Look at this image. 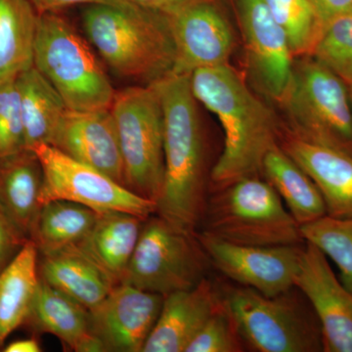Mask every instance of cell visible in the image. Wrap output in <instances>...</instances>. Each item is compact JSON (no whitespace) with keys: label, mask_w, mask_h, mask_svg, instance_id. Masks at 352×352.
I'll use <instances>...</instances> for the list:
<instances>
[{"label":"cell","mask_w":352,"mask_h":352,"mask_svg":"<svg viewBox=\"0 0 352 352\" xmlns=\"http://www.w3.org/2000/svg\"><path fill=\"white\" fill-rule=\"evenodd\" d=\"M164 111V182L156 214L183 232L200 229L210 192V145L201 124L190 75L155 82Z\"/></svg>","instance_id":"6da1fadb"},{"label":"cell","mask_w":352,"mask_h":352,"mask_svg":"<svg viewBox=\"0 0 352 352\" xmlns=\"http://www.w3.org/2000/svg\"><path fill=\"white\" fill-rule=\"evenodd\" d=\"M190 85L196 100L217 116L223 131L210 190L261 176L264 157L286 131L274 111L229 64L192 72Z\"/></svg>","instance_id":"7a4b0ae2"},{"label":"cell","mask_w":352,"mask_h":352,"mask_svg":"<svg viewBox=\"0 0 352 352\" xmlns=\"http://www.w3.org/2000/svg\"><path fill=\"white\" fill-rule=\"evenodd\" d=\"M82 19L90 43L118 75L153 85L173 74L175 44L166 14L126 0L85 6Z\"/></svg>","instance_id":"3957f363"},{"label":"cell","mask_w":352,"mask_h":352,"mask_svg":"<svg viewBox=\"0 0 352 352\" xmlns=\"http://www.w3.org/2000/svg\"><path fill=\"white\" fill-rule=\"evenodd\" d=\"M245 351L324 352L320 322L296 286L268 296L237 284H219Z\"/></svg>","instance_id":"277c9868"},{"label":"cell","mask_w":352,"mask_h":352,"mask_svg":"<svg viewBox=\"0 0 352 352\" xmlns=\"http://www.w3.org/2000/svg\"><path fill=\"white\" fill-rule=\"evenodd\" d=\"M199 231L238 245L305 243L300 224L261 176L210 190Z\"/></svg>","instance_id":"5b68a950"},{"label":"cell","mask_w":352,"mask_h":352,"mask_svg":"<svg viewBox=\"0 0 352 352\" xmlns=\"http://www.w3.org/2000/svg\"><path fill=\"white\" fill-rule=\"evenodd\" d=\"M286 131L296 138L352 156L349 85L314 57L296 58L288 91L280 103Z\"/></svg>","instance_id":"8992f818"},{"label":"cell","mask_w":352,"mask_h":352,"mask_svg":"<svg viewBox=\"0 0 352 352\" xmlns=\"http://www.w3.org/2000/svg\"><path fill=\"white\" fill-rule=\"evenodd\" d=\"M34 66L69 110L110 109L116 91L85 39L59 11L38 14Z\"/></svg>","instance_id":"52a82bcc"},{"label":"cell","mask_w":352,"mask_h":352,"mask_svg":"<svg viewBox=\"0 0 352 352\" xmlns=\"http://www.w3.org/2000/svg\"><path fill=\"white\" fill-rule=\"evenodd\" d=\"M111 111L126 188L157 204L164 182V111L159 90L153 83L116 91Z\"/></svg>","instance_id":"ba28073f"},{"label":"cell","mask_w":352,"mask_h":352,"mask_svg":"<svg viewBox=\"0 0 352 352\" xmlns=\"http://www.w3.org/2000/svg\"><path fill=\"white\" fill-rule=\"evenodd\" d=\"M212 268L196 233L178 230L155 214L145 219L120 284L164 296L194 288Z\"/></svg>","instance_id":"9c48e42d"},{"label":"cell","mask_w":352,"mask_h":352,"mask_svg":"<svg viewBox=\"0 0 352 352\" xmlns=\"http://www.w3.org/2000/svg\"><path fill=\"white\" fill-rule=\"evenodd\" d=\"M43 170L41 205L64 200L91 208L97 214L122 212L142 219L156 214L157 204L126 188L105 173L67 156L48 144L32 146Z\"/></svg>","instance_id":"30bf717a"},{"label":"cell","mask_w":352,"mask_h":352,"mask_svg":"<svg viewBox=\"0 0 352 352\" xmlns=\"http://www.w3.org/2000/svg\"><path fill=\"white\" fill-rule=\"evenodd\" d=\"M196 235L212 268L232 283L268 296H276L295 286L305 243L245 245L220 240L201 231Z\"/></svg>","instance_id":"8fae6325"},{"label":"cell","mask_w":352,"mask_h":352,"mask_svg":"<svg viewBox=\"0 0 352 352\" xmlns=\"http://www.w3.org/2000/svg\"><path fill=\"white\" fill-rule=\"evenodd\" d=\"M231 1L252 82L261 94L280 105L288 91L295 61L286 34L264 0Z\"/></svg>","instance_id":"7c38bea8"},{"label":"cell","mask_w":352,"mask_h":352,"mask_svg":"<svg viewBox=\"0 0 352 352\" xmlns=\"http://www.w3.org/2000/svg\"><path fill=\"white\" fill-rule=\"evenodd\" d=\"M168 16L176 51L173 74L229 64L236 36L219 0H192Z\"/></svg>","instance_id":"4fadbf2b"},{"label":"cell","mask_w":352,"mask_h":352,"mask_svg":"<svg viewBox=\"0 0 352 352\" xmlns=\"http://www.w3.org/2000/svg\"><path fill=\"white\" fill-rule=\"evenodd\" d=\"M164 296L119 284L88 310L90 332L102 352H142L161 314Z\"/></svg>","instance_id":"5bb4252c"},{"label":"cell","mask_w":352,"mask_h":352,"mask_svg":"<svg viewBox=\"0 0 352 352\" xmlns=\"http://www.w3.org/2000/svg\"><path fill=\"white\" fill-rule=\"evenodd\" d=\"M295 286L318 317L324 352H352V293L335 274L326 254L310 243L303 247Z\"/></svg>","instance_id":"9a60e30c"},{"label":"cell","mask_w":352,"mask_h":352,"mask_svg":"<svg viewBox=\"0 0 352 352\" xmlns=\"http://www.w3.org/2000/svg\"><path fill=\"white\" fill-rule=\"evenodd\" d=\"M50 145L126 186L119 135L111 108L69 109L60 120Z\"/></svg>","instance_id":"2e32d148"},{"label":"cell","mask_w":352,"mask_h":352,"mask_svg":"<svg viewBox=\"0 0 352 352\" xmlns=\"http://www.w3.org/2000/svg\"><path fill=\"white\" fill-rule=\"evenodd\" d=\"M221 302L220 285L210 276L194 288L164 296L161 314L142 352H184Z\"/></svg>","instance_id":"e0dca14e"},{"label":"cell","mask_w":352,"mask_h":352,"mask_svg":"<svg viewBox=\"0 0 352 352\" xmlns=\"http://www.w3.org/2000/svg\"><path fill=\"white\" fill-rule=\"evenodd\" d=\"M282 149L311 178L320 191L327 214L352 217V156L296 138L285 131Z\"/></svg>","instance_id":"ac0fdd59"},{"label":"cell","mask_w":352,"mask_h":352,"mask_svg":"<svg viewBox=\"0 0 352 352\" xmlns=\"http://www.w3.org/2000/svg\"><path fill=\"white\" fill-rule=\"evenodd\" d=\"M43 170L31 150L0 160V205L16 228L31 240L41 205Z\"/></svg>","instance_id":"d6986e66"},{"label":"cell","mask_w":352,"mask_h":352,"mask_svg":"<svg viewBox=\"0 0 352 352\" xmlns=\"http://www.w3.org/2000/svg\"><path fill=\"white\" fill-rule=\"evenodd\" d=\"M144 221L129 212L99 214L87 237L73 247L119 285L135 251Z\"/></svg>","instance_id":"ffe728a7"},{"label":"cell","mask_w":352,"mask_h":352,"mask_svg":"<svg viewBox=\"0 0 352 352\" xmlns=\"http://www.w3.org/2000/svg\"><path fill=\"white\" fill-rule=\"evenodd\" d=\"M27 322L39 332L55 336L76 352H102L90 332L88 309L41 278Z\"/></svg>","instance_id":"44dd1931"},{"label":"cell","mask_w":352,"mask_h":352,"mask_svg":"<svg viewBox=\"0 0 352 352\" xmlns=\"http://www.w3.org/2000/svg\"><path fill=\"white\" fill-rule=\"evenodd\" d=\"M41 254V279L88 310L99 305L117 286L75 247Z\"/></svg>","instance_id":"7402d4cb"},{"label":"cell","mask_w":352,"mask_h":352,"mask_svg":"<svg viewBox=\"0 0 352 352\" xmlns=\"http://www.w3.org/2000/svg\"><path fill=\"white\" fill-rule=\"evenodd\" d=\"M261 177L277 192L300 226L327 214L323 197L315 183L280 144L264 157Z\"/></svg>","instance_id":"603a6c76"},{"label":"cell","mask_w":352,"mask_h":352,"mask_svg":"<svg viewBox=\"0 0 352 352\" xmlns=\"http://www.w3.org/2000/svg\"><path fill=\"white\" fill-rule=\"evenodd\" d=\"M38 254L34 241H27L0 272V346L31 312L41 281Z\"/></svg>","instance_id":"cb8c5ba5"},{"label":"cell","mask_w":352,"mask_h":352,"mask_svg":"<svg viewBox=\"0 0 352 352\" xmlns=\"http://www.w3.org/2000/svg\"><path fill=\"white\" fill-rule=\"evenodd\" d=\"M24 122L25 148L51 144L60 120L69 110L61 95L34 66L16 78Z\"/></svg>","instance_id":"d4e9b609"},{"label":"cell","mask_w":352,"mask_h":352,"mask_svg":"<svg viewBox=\"0 0 352 352\" xmlns=\"http://www.w3.org/2000/svg\"><path fill=\"white\" fill-rule=\"evenodd\" d=\"M38 21L31 0H0V83L34 66Z\"/></svg>","instance_id":"484cf974"},{"label":"cell","mask_w":352,"mask_h":352,"mask_svg":"<svg viewBox=\"0 0 352 352\" xmlns=\"http://www.w3.org/2000/svg\"><path fill=\"white\" fill-rule=\"evenodd\" d=\"M99 214L74 201L56 200L44 204L32 239L39 254L73 247L85 239Z\"/></svg>","instance_id":"4316f807"},{"label":"cell","mask_w":352,"mask_h":352,"mask_svg":"<svg viewBox=\"0 0 352 352\" xmlns=\"http://www.w3.org/2000/svg\"><path fill=\"white\" fill-rule=\"evenodd\" d=\"M305 242L318 248L340 270V280L352 293V217L326 214L300 226Z\"/></svg>","instance_id":"83f0119b"},{"label":"cell","mask_w":352,"mask_h":352,"mask_svg":"<svg viewBox=\"0 0 352 352\" xmlns=\"http://www.w3.org/2000/svg\"><path fill=\"white\" fill-rule=\"evenodd\" d=\"M286 34L294 58L309 56L324 25L309 0H264Z\"/></svg>","instance_id":"f1b7e54d"},{"label":"cell","mask_w":352,"mask_h":352,"mask_svg":"<svg viewBox=\"0 0 352 352\" xmlns=\"http://www.w3.org/2000/svg\"><path fill=\"white\" fill-rule=\"evenodd\" d=\"M309 56L352 82V13L340 15L325 25Z\"/></svg>","instance_id":"f546056e"},{"label":"cell","mask_w":352,"mask_h":352,"mask_svg":"<svg viewBox=\"0 0 352 352\" xmlns=\"http://www.w3.org/2000/svg\"><path fill=\"white\" fill-rule=\"evenodd\" d=\"M244 342L223 298L219 307L190 340L184 352H243Z\"/></svg>","instance_id":"4dcf8cb0"},{"label":"cell","mask_w":352,"mask_h":352,"mask_svg":"<svg viewBox=\"0 0 352 352\" xmlns=\"http://www.w3.org/2000/svg\"><path fill=\"white\" fill-rule=\"evenodd\" d=\"M27 149L16 78L0 83V160Z\"/></svg>","instance_id":"1f68e13d"},{"label":"cell","mask_w":352,"mask_h":352,"mask_svg":"<svg viewBox=\"0 0 352 352\" xmlns=\"http://www.w3.org/2000/svg\"><path fill=\"white\" fill-rule=\"evenodd\" d=\"M27 241L0 205V272L17 256Z\"/></svg>","instance_id":"d6a6232c"},{"label":"cell","mask_w":352,"mask_h":352,"mask_svg":"<svg viewBox=\"0 0 352 352\" xmlns=\"http://www.w3.org/2000/svg\"><path fill=\"white\" fill-rule=\"evenodd\" d=\"M309 1L324 27L335 18L351 12L352 0H309Z\"/></svg>","instance_id":"836d02e7"},{"label":"cell","mask_w":352,"mask_h":352,"mask_svg":"<svg viewBox=\"0 0 352 352\" xmlns=\"http://www.w3.org/2000/svg\"><path fill=\"white\" fill-rule=\"evenodd\" d=\"M126 1V0H31L38 14L44 12H53L59 11L66 7L78 6V4H100V3H118V2Z\"/></svg>","instance_id":"e575fe53"},{"label":"cell","mask_w":352,"mask_h":352,"mask_svg":"<svg viewBox=\"0 0 352 352\" xmlns=\"http://www.w3.org/2000/svg\"><path fill=\"white\" fill-rule=\"evenodd\" d=\"M131 1L146 8L170 15L192 0H131Z\"/></svg>","instance_id":"d590c367"},{"label":"cell","mask_w":352,"mask_h":352,"mask_svg":"<svg viewBox=\"0 0 352 352\" xmlns=\"http://www.w3.org/2000/svg\"><path fill=\"white\" fill-rule=\"evenodd\" d=\"M6 352H39L41 351L38 340L25 339L11 342L4 349Z\"/></svg>","instance_id":"8d00e7d4"},{"label":"cell","mask_w":352,"mask_h":352,"mask_svg":"<svg viewBox=\"0 0 352 352\" xmlns=\"http://www.w3.org/2000/svg\"><path fill=\"white\" fill-rule=\"evenodd\" d=\"M349 96H351V100L352 104V82L349 85Z\"/></svg>","instance_id":"74e56055"},{"label":"cell","mask_w":352,"mask_h":352,"mask_svg":"<svg viewBox=\"0 0 352 352\" xmlns=\"http://www.w3.org/2000/svg\"><path fill=\"white\" fill-rule=\"evenodd\" d=\"M351 13H352V7H351Z\"/></svg>","instance_id":"f35d334b"}]
</instances>
